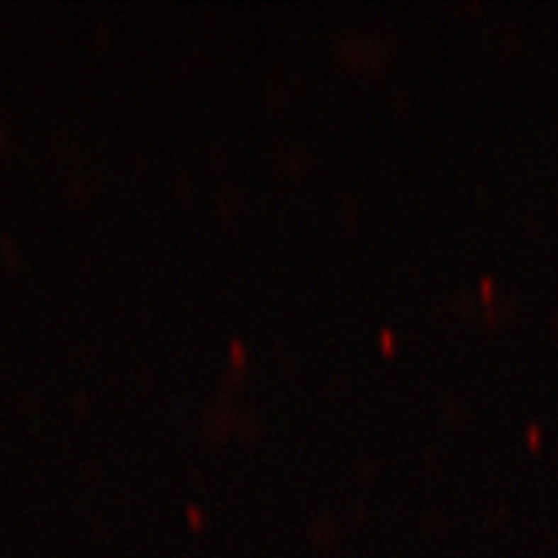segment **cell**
Returning <instances> with one entry per match:
<instances>
[{"label":"cell","instance_id":"1","mask_svg":"<svg viewBox=\"0 0 558 558\" xmlns=\"http://www.w3.org/2000/svg\"><path fill=\"white\" fill-rule=\"evenodd\" d=\"M379 340L384 342L386 347H394L396 345V333L394 330H381L379 333Z\"/></svg>","mask_w":558,"mask_h":558},{"label":"cell","instance_id":"3","mask_svg":"<svg viewBox=\"0 0 558 558\" xmlns=\"http://www.w3.org/2000/svg\"><path fill=\"white\" fill-rule=\"evenodd\" d=\"M481 291H486V294H489V291H491V279H489V277H484V279H481Z\"/></svg>","mask_w":558,"mask_h":558},{"label":"cell","instance_id":"2","mask_svg":"<svg viewBox=\"0 0 558 558\" xmlns=\"http://www.w3.org/2000/svg\"><path fill=\"white\" fill-rule=\"evenodd\" d=\"M230 352H233V356H235V358H245V345L240 342V340H233Z\"/></svg>","mask_w":558,"mask_h":558}]
</instances>
